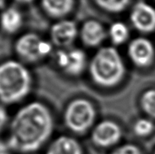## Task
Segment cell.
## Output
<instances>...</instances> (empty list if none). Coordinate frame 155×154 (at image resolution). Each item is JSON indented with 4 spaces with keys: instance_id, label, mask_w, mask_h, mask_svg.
<instances>
[{
    "instance_id": "6da1fadb",
    "label": "cell",
    "mask_w": 155,
    "mask_h": 154,
    "mask_svg": "<svg viewBox=\"0 0 155 154\" xmlns=\"http://www.w3.org/2000/svg\"><path fill=\"white\" fill-rule=\"evenodd\" d=\"M53 126L49 109L39 101H32L22 106L12 118L7 143L13 152L32 153L50 139Z\"/></svg>"
},
{
    "instance_id": "7a4b0ae2",
    "label": "cell",
    "mask_w": 155,
    "mask_h": 154,
    "mask_svg": "<svg viewBox=\"0 0 155 154\" xmlns=\"http://www.w3.org/2000/svg\"><path fill=\"white\" fill-rule=\"evenodd\" d=\"M32 77L28 67L21 61L8 60L0 63V102L18 104L32 90Z\"/></svg>"
},
{
    "instance_id": "3957f363",
    "label": "cell",
    "mask_w": 155,
    "mask_h": 154,
    "mask_svg": "<svg viewBox=\"0 0 155 154\" xmlns=\"http://www.w3.org/2000/svg\"><path fill=\"white\" fill-rule=\"evenodd\" d=\"M89 70L92 80L105 88L117 85L125 74L120 54L112 47H101L91 59Z\"/></svg>"
},
{
    "instance_id": "277c9868",
    "label": "cell",
    "mask_w": 155,
    "mask_h": 154,
    "mask_svg": "<svg viewBox=\"0 0 155 154\" xmlns=\"http://www.w3.org/2000/svg\"><path fill=\"white\" fill-rule=\"evenodd\" d=\"M96 118L95 107L90 101L76 99L65 110L64 121L68 129L75 133H84L91 129Z\"/></svg>"
},
{
    "instance_id": "5b68a950",
    "label": "cell",
    "mask_w": 155,
    "mask_h": 154,
    "mask_svg": "<svg viewBox=\"0 0 155 154\" xmlns=\"http://www.w3.org/2000/svg\"><path fill=\"white\" fill-rule=\"evenodd\" d=\"M14 49L23 61L38 62L51 51V44L36 33H26L18 38Z\"/></svg>"
},
{
    "instance_id": "8992f818",
    "label": "cell",
    "mask_w": 155,
    "mask_h": 154,
    "mask_svg": "<svg viewBox=\"0 0 155 154\" xmlns=\"http://www.w3.org/2000/svg\"><path fill=\"white\" fill-rule=\"evenodd\" d=\"M58 66L70 76H79L86 69L87 58L86 53L81 49L70 50L60 49L56 54Z\"/></svg>"
},
{
    "instance_id": "52a82bcc",
    "label": "cell",
    "mask_w": 155,
    "mask_h": 154,
    "mask_svg": "<svg viewBox=\"0 0 155 154\" xmlns=\"http://www.w3.org/2000/svg\"><path fill=\"white\" fill-rule=\"evenodd\" d=\"M128 55L135 66L145 68L150 66L154 60V47L149 39L137 38L130 41L128 47Z\"/></svg>"
},
{
    "instance_id": "ba28073f",
    "label": "cell",
    "mask_w": 155,
    "mask_h": 154,
    "mask_svg": "<svg viewBox=\"0 0 155 154\" xmlns=\"http://www.w3.org/2000/svg\"><path fill=\"white\" fill-rule=\"evenodd\" d=\"M122 137L121 128L114 121L104 120L92 130L91 139L96 146L110 148L117 143Z\"/></svg>"
},
{
    "instance_id": "9c48e42d",
    "label": "cell",
    "mask_w": 155,
    "mask_h": 154,
    "mask_svg": "<svg viewBox=\"0 0 155 154\" xmlns=\"http://www.w3.org/2000/svg\"><path fill=\"white\" fill-rule=\"evenodd\" d=\"M130 21L134 28L142 33L155 31V8L144 2L137 3L130 13Z\"/></svg>"
},
{
    "instance_id": "30bf717a",
    "label": "cell",
    "mask_w": 155,
    "mask_h": 154,
    "mask_svg": "<svg viewBox=\"0 0 155 154\" xmlns=\"http://www.w3.org/2000/svg\"><path fill=\"white\" fill-rule=\"evenodd\" d=\"M50 34L52 43L63 49L74 42L78 34V30L73 21L61 20L51 27Z\"/></svg>"
},
{
    "instance_id": "8fae6325",
    "label": "cell",
    "mask_w": 155,
    "mask_h": 154,
    "mask_svg": "<svg viewBox=\"0 0 155 154\" xmlns=\"http://www.w3.org/2000/svg\"><path fill=\"white\" fill-rule=\"evenodd\" d=\"M80 36L86 46L95 47L103 42L106 38V32L101 22L96 20H89L81 27Z\"/></svg>"
},
{
    "instance_id": "7c38bea8",
    "label": "cell",
    "mask_w": 155,
    "mask_h": 154,
    "mask_svg": "<svg viewBox=\"0 0 155 154\" xmlns=\"http://www.w3.org/2000/svg\"><path fill=\"white\" fill-rule=\"evenodd\" d=\"M46 154H83L79 142L72 137L60 136L48 147Z\"/></svg>"
},
{
    "instance_id": "4fadbf2b",
    "label": "cell",
    "mask_w": 155,
    "mask_h": 154,
    "mask_svg": "<svg viewBox=\"0 0 155 154\" xmlns=\"http://www.w3.org/2000/svg\"><path fill=\"white\" fill-rule=\"evenodd\" d=\"M22 24L23 17L17 8H7L0 14V27L6 33H16L21 29Z\"/></svg>"
},
{
    "instance_id": "5bb4252c",
    "label": "cell",
    "mask_w": 155,
    "mask_h": 154,
    "mask_svg": "<svg viewBox=\"0 0 155 154\" xmlns=\"http://www.w3.org/2000/svg\"><path fill=\"white\" fill-rule=\"evenodd\" d=\"M41 4L49 16L52 18H62L71 12L74 0H41Z\"/></svg>"
},
{
    "instance_id": "9a60e30c",
    "label": "cell",
    "mask_w": 155,
    "mask_h": 154,
    "mask_svg": "<svg viewBox=\"0 0 155 154\" xmlns=\"http://www.w3.org/2000/svg\"><path fill=\"white\" fill-rule=\"evenodd\" d=\"M109 36L112 43L116 46L124 44L130 37L129 28L124 23L116 22L113 23L109 30Z\"/></svg>"
},
{
    "instance_id": "2e32d148",
    "label": "cell",
    "mask_w": 155,
    "mask_h": 154,
    "mask_svg": "<svg viewBox=\"0 0 155 154\" xmlns=\"http://www.w3.org/2000/svg\"><path fill=\"white\" fill-rule=\"evenodd\" d=\"M96 4L109 13H120L129 6L130 0H95Z\"/></svg>"
},
{
    "instance_id": "e0dca14e",
    "label": "cell",
    "mask_w": 155,
    "mask_h": 154,
    "mask_svg": "<svg viewBox=\"0 0 155 154\" xmlns=\"http://www.w3.org/2000/svg\"><path fill=\"white\" fill-rule=\"evenodd\" d=\"M140 104L144 113L155 119V89L148 90L143 94Z\"/></svg>"
},
{
    "instance_id": "ac0fdd59",
    "label": "cell",
    "mask_w": 155,
    "mask_h": 154,
    "mask_svg": "<svg viewBox=\"0 0 155 154\" xmlns=\"http://www.w3.org/2000/svg\"><path fill=\"white\" fill-rule=\"evenodd\" d=\"M154 129V123L152 120L142 118L136 120L134 124V131L139 137H145L151 134Z\"/></svg>"
},
{
    "instance_id": "d6986e66",
    "label": "cell",
    "mask_w": 155,
    "mask_h": 154,
    "mask_svg": "<svg viewBox=\"0 0 155 154\" xmlns=\"http://www.w3.org/2000/svg\"><path fill=\"white\" fill-rule=\"evenodd\" d=\"M111 154H143L141 150L134 144H124L115 148Z\"/></svg>"
},
{
    "instance_id": "ffe728a7",
    "label": "cell",
    "mask_w": 155,
    "mask_h": 154,
    "mask_svg": "<svg viewBox=\"0 0 155 154\" xmlns=\"http://www.w3.org/2000/svg\"><path fill=\"white\" fill-rule=\"evenodd\" d=\"M9 117L5 108L0 105V132L3 130L8 123Z\"/></svg>"
},
{
    "instance_id": "44dd1931",
    "label": "cell",
    "mask_w": 155,
    "mask_h": 154,
    "mask_svg": "<svg viewBox=\"0 0 155 154\" xmlns=\"http://www.w3.org/2000/svg\"><path fill=\"white\" fill-rule=\"evenodd\" d=\"M12 149L8 144V143H3L2 142H0V154H11Z\"/></svg>"
},
{
    "instance_id": "7402d4cb",
    "label": "cell",
    "mask_w": 155,
    "mask_h": 154,
    "mask_svg": "<svg viewBox=\"0 0 155 154\" xmlns=\"http://www.w3.org/2000/svg\"><path fill=\"white\" fill-rule=\"evenodd\" d=\"M16 1L21 3H31L32 0H16Z\"/></svg>"
},
{
    "instance_id": "603a6c76",
    "label": "cell",
    "mask_w": 155,
    "mask_h": 154,
    "mask_svg": "<svg viewBox=\"0 0 155 154\" xmlns=\"http://www.w3.org/2000/svg\"><path fill=\"white\" fill-rule=\"evenodd\" d=\"M5 3H6V0H0V9L4 8Z\"/></svg>"
},
{
    "instance_id": "cb8c5ba5",
    "label": "cell",
    "mask_w": 155,
    "mask_h": 154,
    "mask_svg": "<svg viewBox=\"0 0 155 154\" xmlns=\"http://www.w3.org/2000/svg\"><path fill=\"white\" fill-rule=\"evenodd\" d=\"M154 154H155V152H154Z\"/></svg>"
}]
</instances>
